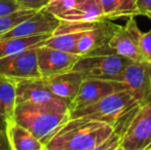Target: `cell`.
Returning <instances> with one entry per match:
<instances>
[{"label":"cell","mask_w":151,"mask_h":150,"mask_svg":"<svg viewBox=\"0 0 151 150\" xmlns=\"http://www.w3.org/2000/svg\"><path fill=\"white\" fill-rule=\"evenodd\" d=\"M5 126H6L5 121H4L3 118L0 116V133H2V134L5 133Z\"/></svg>","instance_id":"25"},{"label":"cell","mask_w":151,"mask_h":150,"mask_svg":"<svg viewBox=\"0 0 151 150\" xmlns=\"http://www.w3.org/2000/svg\"><path fill=\"white\" fill-rule=\"evenodd\" d=\"M17 80L0 76V116L5 123L16 122Z\"/></svg>","instance_id":"17"},{"label":"cell","mask_w":151,"mask_h":150,"mask_svg":"<svg viewBox=\"0 0 151 150\" xmlns=\"http://www.w3.org/2000/svg\"><path fill=\"white\" fill-rule=\"evenodd\" d=\"M140 106L134 97L124 90L108 95L88 106L70 111V118L88 117L108 122L114 128V132L122 137Z\"/></svg>","instance_id":"3"},{"label":"cell","mask_w":151,"mask_h":150,"mask_svg":"<svg viewBox=\"0 0 151 150\" xmlns=\"http://www.w3.org/2000/svg\"><path fill=\"white\" fill-rule=\"evenodd\" d=\"M110 123L88 117H73L66 121L47 142L45 150H99L111 136Z\"/></svg>","instance_id":"2"},{"label":"cell","mask_w":151,"mask_h":150,"mask_svg":"<svg viewBox=\"0 0 151 150\" xmlns=\"http://www.w3.org/2000/svg\"><path fill=\"white\" fill-rule=\"evenodd\" d=\"M46 9L65 22L91 23L107 20L100 0H52Z\"/></svg>","instance_id":"5"},{"label":"cell","mask_w":151,"mask_h":150,"mask_svg":"<svg viewBox=\"0 0 151 150\" xmlns=\"http://www.w3.org/2000/svg\"><path fill=\"white\" fill-rule=\"evenodd\" d=\"M36 12H37L36 10L32 9H20L8 16L0 17V33H3L14 28L19 23L31 18Z\"/></svg>","instance_id":"20"},{"label":"cell","mask_w":151,"mask_h":150,"mask_svg":"<svg viewBox=\"0 0 151 150\" xmlns=\"http://www.w3.org/2000/svg\"><path fill=\"white\" fill-rule=\"evenodd\" d=\"M140 14L145 16L151 11V0H135Z\"/></svg>","instance_id":"24"},{"label":"cell","mask_w":151,"mask_h":150,"mask_svg":"<svg viewBox=\"0 0 151 150\" xmlns=\"http://www.w3.org/2000/svg\"><path fill=\"white\" fill-rule=\"evenodd\" d=\"M145 16H146V17H148V18H149V20L151 21V11H150V12H147V14H146Z\"/></svg>","instance_id":"26"},{"label":"cell","mask_w":151,"mask_h":150,"mask_svg":"<svg viewBox=\"0 0 151 150\" xmlns=\"http://www.w3.org/2000/svg\"><path fill=\"white\" fill-rule=\"evenodd\" d=\"M14 1L18 2L24 9H32L38 11L46 8L52 0H14Z\"/></svg>","instance_id":"22"},{"label":"cell","mask_w":151,"mask_h":150,"mask_svg":"<svg viewBox=\"0 0 151 150\" xmlns=\"http://www.w3.org/2000/svg\"><path fill=\"white\" fill-rule=\"evenodd\" d=\"M136 35L138 38L140 48L145 57L146 61L151 64V30L143 32L139 26L136 27Z\"/></svg>","instance_id":"21"},{"label":"cell","mask_w":151,"mask_h":150,"mask_svg":"<svg viewBox=\"0 0 151 150\" xmlns=\"http://www.w3.org/2000/svg\"><path fill=\"white\" fill-rule=\"evenodd\" d=\"M151 149V101L140 106L124 131L119 150Z\"/></svg>","instance_id":"6"},{"label":"cell","mask_w":151,"mask_h":150,"mask_svg":"<svg viewBox=\"0 0 151 150\" xmlns=\"http://www.w3.org/2000/svg\"><path fill=\"white\" fill-rule=\"evenodd\" d=\"M120 25L112 20H101L93 22L88 29L82 32L77 42V52L79 56L88 54L91 50L109 43Z\"/></svg>","instance_id":"13"},{"label":"cell","mask_w":151,"mask_h":150,"mask_svg":"<svg viewBox=\"0 0 151 150\" xmlns=\"http://www.w3.org/2000/svg\"><path fill=\"white\" fill-rule=\"evenodd\" d=\"M133 61L112 50L109 44L91 50L80 56L74 66L84 78H100L118 81V78Z\"/></svg>","instance_id":"4"},{"label":"cell","mask_w":151,"mask_h":150,"mask_svg":"<svg viewBox=\"0 0 151 150\" xmlns=\"http://www.w3.org/2000/svg\"><path fill=\"white\" fill-rule=\"evenodd\" d=\"M59 98L50 90L43 77L23 78L17 80V103L42 102Z\"/></svg>","instance_id":"15"},{"label":"cell","mask_w":151,"mask_h":150,"mask_svg":"<svg viewBox=\"0 0 151 150\" xmlns=\"http://www.w3.org/2000/svg\"><path fill=\"white\" fill-rule=\"evenodd\" d=\"M70 117L69 105L60 98L20 103L16 109V121L28 128L44 146Z\"/></svg>","instance_id":"1"},{"label":"cell","mask_w":151,"mask_h":150,"mask_svg":"<svg viewBox=\"0 0 151 150\" xmlns=\"http://www.w3.org/2000/svg\"><path fill=\"white\" fill-rule=\"evenodd\" d=\"M5 136L12 150H45V146L25 126L18 122L6 123Z\"/></svg>","instance_id":"16"},{"label":"cell","mask_w":151,"mask_h":150,"mask_svg":"<svg viewBox=\"0 0 151 150\" xmlns=\"http://www.w3.org/2000/svg\"><path fill=\"white\" fill-rule=\"evenodd\" d=\"M20 9L24 8L14 0H0V17L8 16Z\"/></svg>","instance_id":"23"},{"label":"cell","mask_w":151,"mask_h":150,"mask_svg":"<svg viewBox=\"0 0 151 150\" xmlns=\"http://www.w3.org/2000/svg\"><path fill=\"white\" fill-rule=\"evenodd\" d=\"M137 26L138 24L134 17H129L127 22L116 31L108 44L117 54L133 62H144L146 59L140 48L136 35Z\"/></svg>","instance_id":"12"},{"label":"cell","mask_w":151,"mask_h":150,"mask_svg":"<svg viewBox=\"0 0 151 150\" xmlns=\"http://www.w3.org/2000/svg\"><path fill=\"white\" fill-rule=\"evenodd\" d=\"M50 36V35H36V36L10 38V39L1 40L0 41V59L19 52L21 50H27L32 46L43 43L44 40L47 39Z\"/></svg>","instance_id":"19"},{"label":"cell","mask_w":151,"mask_h":150,"mask_svg":"<svg viewBox=\"0 0 151 150\" xmlns=\"http://www.w3.org/2000/svg\"><path fill=\"white\" fill-rule=\"evenodd\" d=\"M103 7L105 18L107 20H115L122 17L138 16L137 4L135 0H100Z\"/></svg>","instance_id":"18"},{"label":"cell","mask_w":151,"mask_h":150,"mask_svg":"<svg viewBox=\"0 0 151 150\" xmlns=\"http://www.w3.org/2000/svg\"><path fill=\"white\" fill-rule=\"evenodd\" d=\"M118 81L140 105L151 101V64L147 61L132 62L121 73Z\"/></svg>","instance_id":"7"},{"label":"cell","mask_w":151,"mask_h":150,"mask_svg":"<svg viewBox=\"0 0 151 150\" xmlns=\"http://www.w3.org/2000/svg\"><path fill=\"white\" fill-rule=\"evenodd\" d=\"M124 90V85L120 81L100 78H84L79 92L70 103V111L88 106L108 95Z\"/></svg>","instance_id":"10"},{"label":"cell","mask_w":151,"mask_h":150,"mask_svg":"<svg viewBox=\"0 0 151 150\" xmlns=\"http://www.w3.org/2000/svg\"><path fill=\"white\" fill-rule=\"evenodd\" d=\"M80 56L63 52L45 44L37 46V63L40 76L43 78L72 70Z\"/></svg>","instance_id":"11"},{"label":"cell","mask_w":151,"mask_h":150,"mask_svg":"<svg viewBox=\"0 0 151 150\" xmlns=\"http://www.w3.org/2000/svg\"><path fill=\"white\" fill-rule=\"evenodd\" d=\"M45 80L50 90L70 106V103L79 92L84 77L79 71L72 69L46 77Z\"/></svg>","instance_id":"14"},{"label":"cell","mask_w":151,"mask_h":150,"mask_svg":"<svg viewBox=\"0 0 151 150\" xmlns=\"http://www.w3.org/2000/svg\"><path fill=\"white\" fill-rule=\"evenodd\" d=\"M60 23V19L44 8L38 10L31 18L19 23L14 28L0 33V41L10 38L29 37L36 35H52L58 29Z\"/></svg>","instance_id":"8"},{"label":"cell","mask_w":151,"mask_h":150,"mask_svg":"<svg viewBox=\"0 0 151 150\" xmlns=\"http://www.w3.org/2000/svg\"><path fill=\"white\" fill-rule=\"evenodd\" d=\"M38 45L0 59V76H5L16 80L41 77L37 63Z\"/></svg>","instance_id":"9"}]
</instances>
